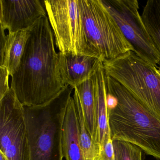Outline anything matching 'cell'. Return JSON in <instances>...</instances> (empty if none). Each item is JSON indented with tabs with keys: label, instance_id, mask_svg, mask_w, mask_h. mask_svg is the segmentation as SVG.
I'll return each mask as SVG.
<instances>
[{
	"label": "cell",
	"instance_id": "5bb4252c",
	"mask_svg": "<svg viewBox=\"0 0 160 160\" xmlns=\"http://www.w3.org/2000/svg\"><path fill=\"white\" fill-rule=\"evenodd\" d=\"M73 94L79 101L86 126L92 141L96 147H98L95 95L92 78L75 88Z\"/></svg>",
	"mask_w": 160,
	"mask_h": 160
},
{
	"label": "cell",
	"instance_id": "277c9868",
	"mask_svg": "<svg viewBox=\"0 0 160 160\" xmlns=\"http://www.w3.org/2000/svg\"><path fill=\"white\" fill-rule=\"evenodd\" d=\"M106 76L123 86L160 119V75L153 65L132 51L103 61Z\"/></svg>",
	"mask_w": 160,
	"mask_h": 160
},
{
	"label": "cell",
	"instance_id": "9a60e30c",
	"mask_svg": "<svg viewBox=\"0 0 160 160\" xmlns=\"http://www.w3.org/2000/svg\"><path fill=\"white\" fill-rule=\"evenodd\" d=\"M142 21L160 53V0H148L144 6Z\"/></svg>",
	"mask_w": 160,
	"mask_h": 160
},
{
	"label": "cell",
	"instance_id": "44dd1931",
	"mask_svg": "<svg viewBox=\"0 0 160 160\" xmlns=\"http://www.w3.org/2000/svg\"><path fill=\"white\" fill-rule=\"evenodd\" d=\"M0 160H9L2 152H0Z\"/></svg>",
	"mask_w": 160,
	"mask_h": 160
},
{
	"label": "cell",
	"instance_id": "ba28073f",
	"mask_svg": "<svg viewBox=\"0 0 160 160\" xmlns=\"http://www.w3.org/2000/svg\"><path fill=\"white\" fill-rule=\"evenodd\" d=\"M0 152L9 160H29L24 107L12 88L0 100Z\"/></svg>",
	"mask_w": 160,
	"mask_h": 160
},
{
	"label": "cell",
	"instance_id": "3957f363",
	"mask_svg": "<svg viewBox=\"0 0 160 160\" xmlns=\"http://www.w3.org/2000/svg\"><path fill=\"white\" fill-rule=\"evenodd\" d=\"M74 89L66 85L48 102L24 106L29 160H63V123Z\"/></svg>",
	"mask_w": 160,
	"mask_h": 160
},
{
	"label": "cell",
	"instance_id": "7c38bea8",
	"mask_svg": "<svg viewBox=\"0 0 160 160\" xmlns=\"http://www.w3.org/2000/svg\"><path fill=\"white\" fill-rule=\"evenodd\" d=\"M105 76L103 62H102L92 77L95 95L98 129L97 144L102 150L105 141L108 138H111L108 122V110L107 106Z\"/></svg>",
	"mask_w": 160,
	"mask_h": 160
},
{
	"label": "cell",
	"instance_id": "5b68a950",
	"mask_svg": "<svg viewBox=\"0 0 160 160\" xmlns=\"http://www.w3.org/2000/svg\"><path fill=\"white\" fill-rule=\"evenodd\" d=\"M88 46L93 57L114 59L133 48L102 0H78Z\"/></svg>",
	"mask_w": 160,
	"mask_h": 160
},
{
	"label": "cell",
	"instance_id": "6da1fadb",
	"mask_svg": "<svg viewBox=\"0 0 160 160\" xmlns=\"http://www.w3.org/2000/svg\"><path fill=\"white\" fill-rule=\"evenodd\" d=\"M30 36L19 65L12 77V88L23 106L41 105L51 101L65 87L59 54L47 16L29 29Z\"/></svg>",
	"mask_w": 160,
	"mask_h": 160
},
{
	"label": "cell",
	"instance_id": "9c48e42d",
	"mask_svg": "<svg viewBox=\"0 0 160 160\" xmlns=\"http://www.w3.org/2000/svg\"><path fill=\"white\" fill-rule=\"evenodd\" d=\"M42 2L40 0H0L1 29L9 32L30 29L47 15Z\"/></svg>",
	"mask_w": 160,
	"mask_h": 160
},
{
	"label": "cell",
	"instance_id": "52a82bcc",
	"mask_svg": "<svg viewBox=\"0 0 160 160\" xmlns=\"http://www.w3.org/2000/svg\"><path fill=\"white\" fill-rule=\"evenodd\" d=\"M117 22L134 52L155 67L160 64V53L147 31L139 14L137 0H102Z\"/></svg>",
	"mask_w": 160,
	"mask_h": 160
},
{
	"label": "cell",
	"instance_id": "30bf717a",
	"mask_svg": "<svg viewBox=\"0 0 160 160\" xmlns=\"http://www.w3.org/2000/svg\"><path fill=\"white\" fill-rule=\"evenodd\" d=\"M62 78L65 85L74 89L90 79L102 60L86 55L58 52Z\"/></svg>",
	"mask_w": 160,
	"mask_h": 160
},
{
	"label": "cell",
	"instance_id": "2e32d148",
	"mask_svg": "<svg viewBox=\"0 0 160 160\" xmlns=\"http://www.w3.org/2000/svg\"><path fill=\"white\" fill-rule=\"evenodd\" d=\"M73 98L78 121L79 142L84 160H95L96 155L102 149L99 147H96L92 141L87 129L82 108L77 97L73 94Z\"/></svg>",
	"mask_w": 160,
	"mask_h": 160
},
{
	"label": "cell",
	"instance_id": "7402d4cb",
	"mask_svg": "<svg viewBox=\"0 0 160 160\" xmlns=\"http://www.w3.org/2000/svg\"><path fill=\"white\" fill-rule=\"evenodd\" d=\"M157 72H158V74L160 75V67H159V69H157Z\"/></svg>",
	"mask_w": 160,
	"mask_h": 160
},
{
	"label": "cell",
	"instance_id": "8fae6325",
	"mask_svg": "<svg viewBox=\"0 0 160 160\" xmlns=\"http://www.w3.org/2000/svg\"><path fill=\"white\" fill-rule=\"evenodd\" d=\"M1 29L0 67L6 68L12 77L20 63L30 36L29 29L8 32Z\"/></svg>",
	"mask_w": 160,
	"mask_h": 160
},
{
	"label": "cell",
	"instance_id": "e0dca14e",
	"mask_svg": "<svg viewBox=\"0 0 160 160\" xmlns=\"http://www.w3.org/2000/svg\"><path fill=\"white\" fill-rule=\"evenodd\" d=\"M115 160H142L141 149L126 141L113 140Z\"/></svg>",
	"mask_w": 160,
	"mask_h": 160
},
{
	"label": "cell",
	"instance_id": "7a4b0ae2",
	"mask_svg": "<svg viewBox=\"0 0 160 160\" xmlns=\"http://www.w3.org/2000/svg\"><path fill=\"white\" fill-rule=\"evenodd\" d=\"M107 91L116 97L108 109L112 140L126 141L160 160V119L112 78L105 76Z\"/></svg>",
	"mask_w": 160,
	"mask_h": 160
},
{
	"label": "cell",
	"instance_id": "4fadbf2b",
	"mask_svg": "<svg viewBox=\"0 0 160 160\" xmlns=\"http://www.w3.org/2000/svg\"><path fill=\"white\" fill-rule=\"evenodd\" d=\"M62 149L65 160H84L79 142L78 121L73 96L69 101L63 123Z\"/></svg>",
	"mask_w": 160,
	"mask_h": 160
},
{
	"label": "cell",
	"instance_id": "ffe728a7",
	"mask_svg": "<svg viewBox=\"0 0 160 160\" xmlns=\"http://www.w3.org/2000/svg\"><path fill=\"white\" fill-rule=\"evenodd\" d=\"M95 160H109L106 156L105 154L104 153L103 151L101 150L100 152L97 154L95 158Z\"/></svg>",
	"mask_w": 160,
	"mask_h": 160
},
{
	"label": "cell",
	"instance_id": "d6986e66",
	"mask_svg": "<svg viewBox=\"0 0 160 160\" xmlns=\"http://www.w3.org/2000/svg\"><path fill=\"white\" fill-rule=\"evenodd\" d=\"M103 151L108 160H115L113 141L111 138H108L105 141L103 146Z\"/></svg>",
	"mask_w": 160,
	"mask_h": 160
},
{
	"label": "cell",
	"instance_id": "ac0fdd59",
	"mask_svg": "<svg viewBox=\"0 0 160 160\" xmlns=\"http://www.w3.org/2000/svg\"><path fill=\"white\" fill-rule=\"evenodd\" d=\"M10 76V73L6 68L0 67V100L11 90L9 83Z\"/></svg>",
	"mask_w": 160,
	"mask_h": 160
},
{
	"label": "cell",
	"instance_id": "8992f818",
	"mask_svg": "<svg viewBox=\"0 0 160 160\" xmlns=\"http://www.w3.org/2000/svg\"><path fill=\"white\" fill-rule=\"evenodd\" d=\"M42 2L59 52L94 57L89 48L85 36L79 1Z\"/></svg>",
	"mask_w": 160,
	"mask_h": 160
}]
</instances>
